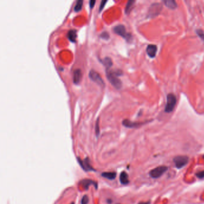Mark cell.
Returning <instances> with one entry per match:
<instances>
[{"instance_id":"6da1fadb","label":"cell","mask_w":204,"mask_h":204,"mask_svg":"<svg viewBox=\"0 0 204 204\" xmlns=\"http://www.w3.org/2000/svg\"><path fill=\"white\" fill-rule=\"evenodd\" d=\"M122 74V71L120 70H107L106 72L107 79L109 80L110 83H111L113 86L117 89H120L122 86L121 80L118 77L121 76Z\"/></svg>"},{"instance_id":"9c48e42d","label":"cell","mask_w":204,"mask_h":204,"mask_svg":"<svg viewBox=\"0 0 204 204\" xmlns=\"http://www.w3.org/2000/svg\"><path fill=\"white\" fill-rule=\"evenodd\" d=\"M81 185L86 189L88 190L89 186L93 185L96 189H98V183L96 181H94L90 179H84L80 181Z\"/></svg>"},{"instance_id":"3957f363","label":"cell","mask_w":204,"mask_h":204,"mask_svg":"<svg viewBox=\"0 0 204 204\" xmlns=\"http://www.w3.org/2000/svg\"><path fill=\"white\" fill-rule=\"evenodd\" d=\"M113 31L114 33L122 37L127 41H130L132 39V36L130 33H128L126 30V28L123 25H118L114 27Z\"/></svg>"},{"instance_id":"8992f818","label":"cell","mask_w":204,"mask_h":204,"mask_svg":"<svg viewBox=\"0 0 204 204\" xmlns=\"http://www.w3.org/2000/svg\"><path fill=\"white\" fill-rule=\"evenodd\" d=\"M168 170V168L165 166H157L150 172V175L153 178H157L162 176Z\"/></svg>"},{"instance_id":"4fadbf2b","label":"cell","mask_w":204,"mask_h":204,"mask_svg":"<svg viewBox=\"0 0 204 204\" xmlns=\"http://www.w3.org/2000/svg\"><path fill=\"white\" fill-rule=\"evenodd\" d=\"M67 37L69 40L72 42H76L77 38V31L76 29H70L67 33Z\"/></svg>"},{"instance_id":"9a60e30c","label":"cell","mask_w":204,"mask_h":204,"mask_svg":"<svg viewBox=\"0 0 204 204\" xmlns=\"http://www.w3.org/2000/svg\"><path fill=\"white\" fill-rule=\"evenodd\" d=\"M101 62L103 64V65L105 67L107 70H109V69L111 67V66L113 65L112 60L109 57L104 58V59L101 60Z\"/></svg>"},{"instance_id":"83f0119b","label":"cell","mask_w":204,"mask_h":204,"mask_svg":"<svg viewBox=\"0 0 204 204\" xmlns=\"http://www.w3.org/2000/svg\"><path fill=\"white\" fill-rule=\"evenodd\" d=\"M71 204H74V202H72V203H71Z\"/></svg>"},{"instance_id":"4316f807","label":"cell","mask_w":204,"mask_h":204,"mask_svg":"<svg viewBox=\"0 0 204 204\" xmlns=\"http://www.w3.org/2000/svg\"><path fill=\"white\" fill-rule=\"evenodd\" d=\"M138 204H150V202H141V203H139Z\"/></svg>"},{"instance_id":"7c38bea8","label":"cell","mask_w":204,"mask_h":204,"mask_svg":"<svg viewBox=\"0 0 204 204\" xmlns=\"http://www.w3.org/2000/svg\"><path fill=\"white\" fill-rule=\"evenodd\" d=\"M122 124L126 127H136L139 126L143 124V123H138V122H133L130 121V120L125 119L122 122Z\"/></svg>"},{"instance_id":"52a82bcc","label":"cell","mask_w":204,"mask_h":204,"mask_svg":"<svg viewBox=\"0 0 204 204\" xmlns=\"http://www.w3.org/2000/svg\"><path fill=\"white\" fill-rule=\"evenodd\" d=\"M78 162L82 168V169L85 171H95L96 170L92 168L90 163V160L88 157L85 158L84 160L80 159L79 157H77Z\"/></svg>"},{"instance_id":"8fae6325","label":"cell","mask_w":204,"mask_h":204,"mask_svg":"<svg viewBox=\"0 0 204 204\" xmlns=\"http://www.w3.org/2000/svg\"><path fill=\"white\" fill-rule=\"evenodd\" d=\"M81 79V71L80 69H76L75 70L73 73V82L74 84H79Z\"/></svg>"},{"instance_id":"e0dca14e","label":"cell","mask_w":204,"mask_h":204,"mask_svg":"<svg viewBox=\"0 0 204 204\" xmlns=\"http://www.w3.org/2000/svg\"><path fill=\"white\" fill-rule=\"evenodd\" d=\"M165 5L171 9H175L177 7V4L175 1L173 0H165L164 1Z\"/></svg>"},{"instance_id":"cb8c5ba5","label":"cell","mask_w":204,"mask_h":204,"mask_svg":"<svg viewBox=\"0 0 204 204\" xmlns=\"http://www.w3.org/2000/svg\"><path fill=\"white\" fill-rule=\"evenodd\" d=\"M107 3V0H102V1L101 2V4H100V8H99V12H101L102 9L104 8V7H105L106 3Z\"/></svg>"},{"instance_id":"d4e9b609","label":"cell","mask_w":204,"mask_h":204,"mask_svg":"<svg viewBox=\"0 0 204 204\" xmlns=\"http://www.w3.org/2000/svg\"><path fill=\"white\" fill-rule=\"evenodd\" d=\"M196 177H197L198 178H200V179L203 178H204V170L198 172V173H197L196 174Z\"/></svg>"},{"instance_id":"7402d4cb","label":"cell","mask_w":204,"mask_h":204,"mask_svg":"<svg viewBox=\"0 0 204 204\" xmlns=\"http://www.w3.org/2000/svg\"><path fill=\"white\" fill-rule=\"evenodd\" d=\"M100 37L104 40H108L110 38L109 34L107 32H103L100 35Z\"/></svg>"},{"instance_id":"603a6c76","label":"cell","mask_w":204,"mask_h":204,"mask_svg":"<svg viewBox=\"0 0 204 204\" xmlns=\"http://www.w3.org/2000/svg\"><path fill=\"white\" fill-rule=\"evenodd\" d=\"M196 33H197L198 36L204 41V33L203 32L201 29H198L196 31Z\"/></svg>"},{"instance_id":"484cf974","label":"cell","mask_w":204,"mask_h":204,"mask_svg":"<svg viewBox=\"0 0 204 204\" xmlns=\"http://www.w3.org/2000/svg\"><path fill=\"white\" fill-rule=\"evenodd\" d=\"M95 3H96V1H95V0H91L89 1V6L91 8H92L93 7Z\"/></svg>"},{"instance_id":"5bb4252c","label":"cell","mask_w":204,"mask_h":204,"mask_svg":"<svg viewBox=\"0 0 204 204\" xmlns=\"http://www.w3.org/2000/svg\"><path fill=\"white\" fill-rule=\"evenodd\" d=\"M120 182L122 185H127L129 182H130V181H129V177L125 171H123L121 173L120 175Z\"/></svg>"},{"instance_id":"2e32d148","label":"cell","mask_w":204,"mask_h":204,"mask_svg":"<svg viewBox=\"0 0 204 204\" xmlns=\"http://www.w3.org/2000/svg\"><path fill=\"white\" fill-rule=\"evenodd\" d=\"M101 176L109 180H113L116 177V173L115 172H104L101 174Z\"/></svg>"},{"instance_id":"30bf717a","label":"cell","mask_w":204,"mask_h":204,"mask_svg":"<svg viewBox=\"0 0 204 204\" xmlns=\"http://www.w3.org/2000/svg\"><path fill=\"white\" fill-rule=\"evenodd\" d=\"M157 50V47L155 45H149L146 49L147 54L150 58H153L156 56Z\"/></svg>"},{"instance_id":"ffe728a7","label":"cell","mask_w":204,"mask_h":204,"mask_svg":"<svg viewBox=\"0 0 204 204\" xmlns=\"http://www.w3.org/2000/svg\"><path fill=\"white\" fill-rule=\"evenodd\" d=\"M100 125H99V118L96 120V124H95V133L96 136H98L100 135Z\"/></svg>"},{"instance_id":"5b68a950","label":"cell","mask_w":204,"mask_h":204,"mask_svg":"<svg viewBox=\"0 0 204 204\" xmlns=\"http://www.w3.org/2000/svg\"><path fill=\"white\" fill-rule=\"evenodd\" d=\"M189 161V159L186 156H177L174 158V162L178 169L185 166L188 164Z\"/></svg>"},{"instance_id":"ba28073f","label":"cell","mask_w":204,"mask_h":204,"mask_svg":"<svg viewBox=\"0 0 204 204\" xmlns=\"http://www.w3.org/2000/svg\"><path fill=\"white\" fill-rule=\"evenodd\" d=\"M162 5L160 4H153L150 7L149 10V16L151 17H154L158 15L162 9Z\"/></svg>"},{"instance_id":"ac0fdd59","label":"cell","mask_w":204,"mask_h":204,"mask_svg":"<svg viewBox=\"0 0 204 204\" xmlns=\"http://www.w3.org/2000/svg\"><path fill=\"white\" fill-rule=\"evenodd\" d=\"M134 3H135V1H132V0L127 1L126 6V7H125V12L126 14L127 15L131 12Z\"/></svg>"},{"instance_id":"d6986e66","label":"cell","mask_w":204,"mask_h":204,"mask_svg":"<svg viewBox=\"0 0 204 204\" xmlns=\"http://www.w3.org/2000/svg\"><path fill=\"white\" fill-rule=\"evenodd\" d=\"M83 0H78V1L76 2V5L74 6V11L75 12H79L81 10L82 7H83Z\"/></svg>"},{"instance_id":"44dd1931","label":"cell","mask_w":204,"mask_h":204,"mask_svg":"<svg viewBox=\"0 0 204 204\" xmlns=\"http://www.w3.org/2000/svg\"><path fill=\"white\" fill-rule=\"evenodd\" d=\"M89 202V199L88 195H84L81 201V204H88Z\"/></svg>"},{"instance_id":"7a4b0ae2","label":"cell","mask_w":204,"mask_h":204,"mask_svg":"<svg viewBox=\"0 0 204 204\" xmlns=\"http://www.w3.org/2000/svg\"><path fill=\"white\" fill-rule=\"evenodd\" d=\"M177 103V98L174 94L169 93L166 96V103L165 108L166 113H171L175 108Z\"/></svg>"},{"instance_id":"277c9868","label":"cell","mask_w":204,"mask_h":204,"mask_svg":"<svg viewBox=\"0 0 204 204\" xmlns=\"http://www.w3.org/2000/svg\"><path fill=\"white\" fill-rule=\"evenodd\" d=\"M89 78L96 83H97L98 85H100L101 87L105 86V83L102 79L101 76L100 75V74L95 70H91L89 73Z\"/></svg>"}]
</instances>
